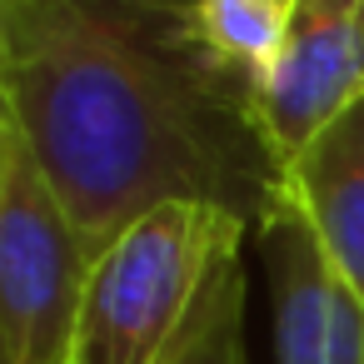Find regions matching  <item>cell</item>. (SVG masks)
<instances>
[{
	"mask_svg": "<svg viewBox=\"0 0 364 364\" xmlns=\"http://www.w3.org/2000/svg\"><path fill=\"white\" fill-rule=\"evenodd\" d=\"M0 115L95 255L165 200L255 230L279 205L255 100L195 46L185 0H0Z\"/></svg>",
	"mask_w": 364,
	"mask_h": 364,
	"instance_id": "obj_1",
	"label": "cell"
},
{
	"mask_svg": "<svg viewBox=\"0 0 364 364\" xmlns=\"http://www.w3.org/2000/svg\"><path fill=\"white\" fill-rule=\"evenodd\" d=\"M245 215L210 200H165L125 225L90 269L75 364H170L210 289L240 264Z\"/></svg>",
	"mask_w": 364,
	"mask_h": 364,
	"instance_id": "obj_2",
	"label": "cell"
},
{
	"mask_svg": "<svg viewBox=\"0 0 364 364\" xmlns=\"http://www.w3.org/2000/svg\"><path fill=\"white\" fill-rule=\"evenodd\" d=\"M95 250L36 165L26 135L0 115V359L75 364Z\"/></svg>",
	"mask_w": 364,
	"mask_h": 364,
	"instance_id": "obj_3",
	"label": "cell"
},
{
	"mask_svg": "<svg viewBox=\"0 0 364 364\" xmlns=\"http://www.w3.org/2000/svg\"><path fill=\"white\" fill-rule=\"evenodd\" d=\"M364 100V0H289L284 46L255 95V125L284 170Z\"/></svg>",
	"mask_w": 364,
	"mask_h": 364,
	"instance_id": "obj_4",
	"label": "cell"
},
{
	"mask_svg": "<svg viewBox=\"0 0 364 364\" xmlns=\"http://www.w3.org/2000/svg\"><path fill=\"white\" fill-rule=\"evenodd\" d=\"M279 200L309 225L324 264L364 309V100L279 170Z\"/></svg>",
	"mask_w": 364,
	"mask_h": 364,
	"instance_id": "obj_5",
	"label": "cell"
},
{
	"mask_svg": "<svg viewBox=\"0 0 364 364\" xmlns=\"http://www.w3.org/2000/svg\"><path fill=\"white\" fill-rule=\"evenodd\" d=\"M259 255L269 274L274 364H334V274L284 200L259 225Z\"/></svg>",
	"mask_w": 364,
	"mask_h": 364,
	"instance_id": "obj_6",
	"label": "cell"
},
{
	"mask_svg": "<svg viewBox=\"0 0 364 364\" xmlns=\"http://www.w3.org/2000/svg\"><path fill=\"white\" fill-rule=\"evenodd\" d=\"M185 26L210 65L255 100L284 46L289 0H185Z\"/></svg>",
	"mask_w": 364,
	"mask_h": 364,
	"instance_id": "obj_7",
	"label": "cell"
},
{
	"mask_svg": "<svg viewBox=\"0 0 364 364\" xmlns=\"http://www.w3.org/2000/svg\"><path fill=\"white\" fill-rule=\"evenodd\" d=\"M170 364H250L245 354V269L230 264L205 299L200 324Z\"/></svg>",
	"mask_w": 364,
	"mask_h": 364,
	"instance_id": "obj_8",
	"label": "cell"
}]
</instances>
